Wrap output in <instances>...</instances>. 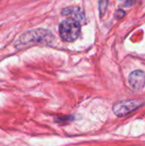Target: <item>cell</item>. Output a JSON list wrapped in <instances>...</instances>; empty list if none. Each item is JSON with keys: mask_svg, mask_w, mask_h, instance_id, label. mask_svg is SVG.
I'll return each mask as SVG.
<instances>
[{"mask_svg": "<svg viewBox=\"0 0 145 146\" xmlns=\"http://www.w3.org/2000/svg\"><path fill=\"white\" fill-rule=\"evenodd\" d=\"M126 15V12L121 9H119L118 10L115 11V18L117 19V20H120L121 18H123L124 16Z\"/></svg>", "mask_w": 145, "mask_h": 146, "instance_id": "obj_8", "label": "cell"}, {"mask_svg": "<svg viewBox=\"0 0 145 146\" xmlns=\"http://www.w3.org/2000/svg\"><path fill=\"white\" fill-rule=\"evenodd\" d=\"M80 23L72 19H67L62 21L59 26L60 36L65 42H73L76 40L80 34Z\"/></svg>", "mask_w": 145, "mask_h": 146, "instance_id": "obj_2", "label": "cell"}, {"mask_svg": "<svg viewBox=\"0 0 145 146\" xmlns=\"http://www.w3.org/2000/svg\"><path fill=\"white\" fill-rule=\"evenodd\" d=\"M108 4L109 2L108 1H101L99 2V12L101 14V15H103L108 9Z\"/></svg>", "mask_w": 145, "mask_h": 146, "instance_id": "obj_6", "label": "cell"}, {"mask_svg": "<svg viewBox=\"0 0 145 146\" xmlns=\"http://www.w3.org/2000/svg\"><path fill=\"white\" fill-rule=\"evenodd\" d=\"M144 104L145 100L143 98L131 99V100L118 102L113 105V112L118 117H124L136 111L137 110L144 106Z\"/></svg>", "mask_w": 145, "mask_h": 146, "instance_id": "obj_3", "label": "cell"}, {"mask_svg": "<svg viewBox=\"0 0 145 146\" xmlns=\"http://www.w3.org/2000/svg\"><path fill=\"white\" fill-rule=\"evenodd\" d=\"M62 15L64 16L69 17V19L74 20L80 23V21H85V15L83 9H81L78 6H70L62 9Z\"/></svg>", "mask_w": 145, "mask_h": 146, "instance_id": "obj_5", "label": "cell"}, {"mask_svg": "<svg viewBox=\"0 0 145 146\" xmlns=\"http://www.w3.org/2000/svg\"><path fill=\"white\" fill-rule=\"evenodd\" d=\"M54 41L55 37L50 31L36 28L21 34L16 40L15 46L17 49H26L37 44H52Z\"/></svg>", "mask_w": 145, "mask_h": 146, "instance_id": "obj_1", "label": "cell"}, {"mask_svg": "<svg viewBox=\"0 0 145 146\" xmlns=\"http://www.w3.org/2000/svg\"><path fill=\"white\" fill-rule=\"evenodd\" d=\"M130 86L136 91H140L145 86V73L142 70L132 72L128 77Z\"/></svg>", "mask_w": 145, "mask_h": 146, "instance_id": "obj_4", "label": "cell"}, {"mask_svg": "<svg viewBox=\"0 0 145 146\" xmlns=\"http://www.w3.org/2000/svg\"><path fill=\"white\" fill-rule=\"evenodd\" d=\"M131 4H134V2H126L125 3V5H126V6H129Z\"/></svg>", "mask_w": 145, "mask_h": 146, "instance_id": "obj_9", "label": "cell"}, {"mask_svg": "<svg viewBox=\"0 0 145 146\" xmlns=\"http://www.w3.org/2000/svg\"><path fill=\"white\" fill-rule=\"evenodd\" d=\"M72 120H73V117H72V116H65V117H59V118H56L55 119V121H56L57 123H59V124H61V123H62V122H65V121H67V122H69L70 121H72Z\"/></svg>", "mask_w": 145, "mask_h": 146, "instance_id": "obj_7", "label": "cell"}]
</instances>
